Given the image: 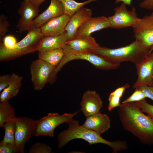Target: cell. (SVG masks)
Masks as SVG:
<instances>
[{
    "label": "cell",
    "mask_w": 153,
    "mask_h": 153,
    "mask_svg": "<svg viewBox=\"0 0 153 153\" xmlns=\"http://www.w3.org/2000/svg\"><path fill=\"white\" fill-rule=\"evenodd\" d=\"M123 128L143 144L153 145V119L145 115L136 102L121 104L118 110Z\"/></svg>",
    "instance_id": "6da1fadb"
},
{
    "label": "cell",
    "mask_w": 153,
    "mask_h": 153,
    "mask_svg": "<svg viewBox=\"0 0 153 153\" xmlns=\"http://www.w3.org/2000/svg\"><path fill=\"white\" fill-rule=\"evenodd\" d=\"M67 123L69 125L68 128L61 131L58 135V146L59 148L63 147L71 140L80 139L87 141L90 145L96 143L106 144L112 148L113 153H116L128 148V145L126 141L107 140L95 132L87 129L82 125L80 126L77 120L72 118Z\"/></svg>",
    "instance_id": "7a4b0ae2"
},
{
    "label": "cell",
    "mask_w": 153,
    "mask_h": 153,
    "mask_svg": "<svg viewBox=\"0 0 153 153\" xmlns=\"http://www.w3.org/2000/svg\"><path fill=\"white\" fill-rule=\"evenodd\" d=\"M90 51L115 63L129 61L135 65L144 60L152 50L135 40L130 44L120 48H111L100 46Z\"/></svg>",
    "instance_id": "3957f363"
},
{
    "label": "cell",
    "mask_w": 153,
    "mask_h": 153,
    "mask_svg": "<svg viewBox=\"0 0 153 153\" xmlns=\"http://www.w3.org/2000/svg\"><path fill=\"white\" fill-rule=\"evenodd\" d=\"M64 55L59 64L50 76L53 81L56 80L57 73L68 62L75 60L87 61L95 68L103 70L116 69L118 68L120 63L112 62L104 57L91 51H77L72 50L67 45L63 48Z\"/></svg>",
    "instance_id": "277c9868"
},
{
    "label": "cell",
    "mask_w": 153,
    "mask_h": 153,
    "mask_svg": "<svg viewBox=\"0 0 153 153\" xmlns=\"http://www.w3.org/2000/svg\"><path fill=\"white\" fill-rule=\"evenodd\" d=\"M27 31L26 35L17 42L13 50H7L0 44L1 61H8L38 51L41 41L44 36L41 28L30 27Z\"/></svg>",
    "instance_id": "5b68a950"
},
{
    "label": "cell",
    "mask_w": 153,
    "mask_h": 153,
    "mask_svg": "<svg viewBox=\"0 0 153 153\" xmlns=\"http://www.w3.org/2000/svg\"><path fill=\"white\" fill-rule=\"evenodd\" d=\"M14 133V144L19 153H24V148L27 142L34 135L38 122L27 117H16Z\"/></svg>",
    "instance_id": "8992f818"
},
{
    "label": "cell",
    "mask_w": 153,
    "mask_h": 153,
    "mask_svg": "<svg viewBox=\"0 0 153 153\" xmlns=\"http://www.w3.org/2000/svg\"><path fill=\"white\" fill-rule=\"evenodd\" d=\"M78 112V111L74 113H64L61 115L56 112L48 113L47 116L38 120L34 136L54 137L55 129L62 123H67Z\"/></svg>",
    "instance_id": "52a82bcc"
},
{
    "label": "cell",
    "mask_w": 153,
    "mask_h": 153,
    "mask_svg": "<svg viewBox=\"0 0 153 153\" xmlns=\"http://www.w3.org/2000/svg\"><path fill=\"white\" fill-rule=\"evenodd\" d=\"M126 5L122 3L114 8V14L107 17L110 27L116 29L133 27L137 24L140 18L137 17L136 9L133 7L129 10Z\"/></svg>",
    "instance_id": "ba28073f"
},
{
    "label": "cell",
    "mask_w": 153,
    "mask_h": 153,
    "mask_svg": "<svg viewBox=\"0 0 153 153\" xmlns=\"http://www.w3.org/2000/svg\"><path fill=\"white\" fill-rule=\"evenodd\" d=\"M55 68L39 58L32 62L30 67L31 80L35 90L40 91L44 88Z\"/></svg>",
    "instance_id": "9c48e42d"
},
{
    "label": "cell",
    "mask_w": 153,
    "mask_h": 153,
    "mask_svg": "<svg viewBox=\"0 0 153 153\" xmlns=\"http://www.w3.org/2000/svg\"><path fill=\"white\" fill-rule=\"evenodd\" d=\"M133 28L135 40L151 48L153 46V12L140 18Z\"/></svg>",
    "instance_id": "30bf717a"
},
{
    "label": "cell",
    "mask_w": 153,
    "mask_h": 153,
    "mask_svg": "<svg viewBox=\"0 0 153 153\" xmlns=\"http://www.w3.org/2000/svg\"><path fill=\"white\" fill-rule=\"evenodd\" d=\"M135 65L137 77L133 88L135 89L143 85L153 86V52Z\"/></svg>",
    "instance_id": "8fae6325"
},
{
    "label": "cell",
    "mask_w": 153,
    "mask_h": 153,
    "mask_svg": "<svg viewBox=\"0 0 153 153\" xmlns=\"http://www.w3.org/2000/svg\"><path fill=\"white\" fill-rule=\"evenodd\" d=\"M103 101L96 91L88 90L83 93L80 105V110L86 117L100 112Z\"/></svg>",
    "instance_id": "7c38bea8"
},
{
    "label": "cell",
    "mask_w": 153,
    "mask_h": 153,
    "mask_svg": "<svg viewBox=\"0 0 153 153\" xmlns=\"http://www.w3.org/2000/svg\"><path fill=\"white\" fill-rule=\"evenodd\" d=\"M39 9L30 2L23 1L18 10L20 17L17 27L20 33L28 30L34 20L38 16Z\"/></svg>",
    "instance_id": "4fadbf2b"
},
{
    "label": "cell",
    "mask_w": 153,
    "mask_h": 153,
    "mask_svg": "<svg viewBox=\"0 0 153 153\" xmlns=\"http://www.w3.org/2000/svg\"><path fill=\"white\" fill-rule=\"evenodd\" d=\"M50 0L48 7L34 20L30 27L40 28L50 20L64 14L63 6L59 0Z\"/></svg>",
    "instance_id": "5bb4252c"
},
{
    "label": "cell",
    "mask_w": 153,
    "mask_h": 153,
    "mask_svg": "<svg viewBox=\"0 0 153 153\" xmlns=\"http://www.w3.org/2000/svg\"><path fill=\"white\" fill-rule=\"evenodd\" d=\"M109 27L110 24L107 17L103 16L92 17L78 28L73 38L90 35L95 31Z\"/></svg>",
    "instance_id": "9a60e30c"
},
{
    "label": "cell",
    "mask_w": 153,
    "mask_h": 153,
    "mask_svg": "<svg viewBox=\"0 0 153 153\" xmlns=\"http://www.w3.org/2000/svg\"><path fill=\"white\" fill-rule=\"evenodd\" d=\"M111 120L109 116L100 112L86 117V120L82 125L101 135L109 130Z\"/></svg>",
    "instance_id": "2e32d148"
},
{
    "label": "cell",
    "mask_w": 153,
    "mask_h": 153,
    "mask_svg": "<svg viewBox=\"0 0 153 153\" xmlns=\"http://www.w3.org/2000/svg\"><path fill=\"white\" fill-rule=\"evenodd\" d=\"M92 10L82 7L70 18L65 29L68 40L72 39L78 28L88 19L92 17Z\"/></svg>",
    "instance_id": "e0dca14e"
},
{
    "label": "cell",
    "mask_w": 153,
    "mask_h": 153,
    "mask_svg": "<svg viewBox=\"0 0 153 153\" xmlns=\"http://www.w3.org/2000/svg\"><path fill=\"white\" fill-rule=\"evenodd\" d=\"M70 17L64 13L49 21L41 27L44 36H56L62 33L69 20Z\"/></svg>",
    "instance_id": "ac0fdd59"
},
{
    "label": "cell",
    "mask_w": 153,
    "mask_h": 153,
    "mask_svg": "<svg viewBox=\"0 0 153 153\" xmlns=\"http://www.w3.org/2000/svg\"><path fill=\"white\" fill-rule=\"evenodd\" d=\"M66 44L77 51H90L100 46L91 35L73 38L67 40Z\"/></svg>",
    "instance_id": "d6986e66"
},
{
    "label": "cell",
    "mask_w": 153,
    "mask_h": 153,
    "mask_svg": "<svg viewBox=\"0 0 153 153\" xmlns=\"http://www.w3.org/2000/svg\"><path fill=\"white\" fill-rule=\"evenodd\" d=\"M68 40L66 31L57 36H44L41 41L38 51L63 48Z\"/></svg>",
    "instance_id": "ffe728a7"
},
{
    "label": "cell",
    "mask_w": 153,
    "mask_h": 153,
    "mask_svg": "<svg viewBox=\"0 0 153 153\" xmlns=\"http://www.w3.org/2000/svg\"><path fill=\"white\" fill-rule=\"evenodd\" d=\"M22 76L15 73L12 74L8 86L0 93V102L8 101L16 96L22 86Z\"/></svg>",
    "instance_id": "44dd1931"
},
{
    "label": "cell",
    "mask_w": 153,
    "mask_h": 153,
    "mask_svg": "<svg viewBox=\"0 0 153 153\" xmlns=\"http://www.w3.org/2000/svg\"><path fill=\"white\" fill-rule=\"evenodd\" d=\"M64 55L63 48H59L44 51H39L38 58L56 67L59 64Z\"/></svg>",
    "instance_id": "7402d4cb"
},
{
    "label": "cell",
    "mask_w": 153,
    "mask_h": 153,
    "mask_svg": "<svg viewBox=\"0 0 153 153\" xmlns=\"http://www.w3.org/2000/svg\"><path fill=\"white\" fill-rule=\"evenodd\" d=\"M15 110L9 102L5 101L0 103V127H3L6 122L16 118Z\"/></svg>",
    "instance_id": "603a6c76"
},
{
    "label": "cell",
    "mask_w": 153,
    "mask_h": 153,
    "mask_svg": "<svg viewBox=\"0 0 153 153\" xmlns=\"http://www.w3.org/2000/svg\"><path fill=\"white\" fill-rule=\"evenodd\" d=\"M63 6L64 13L70 17L81 7L97 0H88L82 2H78L74 0H59Z\"/></svg>",
    "instance_id": "cb8c5ba5"
},
{
    "label": "cell",
    "mask_w": 153,
    "mask_h": 153,
    "mask_svg": "<svg viewBox=\"0 0 153 153\" xmlns=\"http://www.w3.org/2000/svg\"><path fill=\"white\" fill-rule=\"evenodd\" d=\"M5 130L3 138L0 143H10L14 144L15 122L11 120L5 123L3 127Z\"/></svg>",
    "instance_id": "d4e9b609"
},
{
    "label": "cell",
    "mask_w": 153,
    "mask_h": 153,
    "mask_svg": "<svg viewBox=\"0 0 153 153\" xmlns=\"http://www.w3.org/2000/svg\"><path fill=\"white\" fill-rule=\"evenodd\" d=\"M52 148L45 143L37 142L30 147L29 153H52Z\"/></svg>",
    "instance_id": "484cf974"
},
{
    "label": "cell",
    "mask_w": 153,
    "mask_h": 153,
    "mask_svg": "<svg viewBox=\"0 0 153 153\" xmlns=\"http://www.w3.org/2000/svg\"><path fill=\"white\" fill-rule=\"evenodd\" d=\"M2 41L3 42H1L0 44L8 50H12L14 49L17 42L16 38L11 35L5 36Z\"/></svg>",
    "instance_id": "4316f807"
},
{
    "label": "cell",
    "mask_w": 153,
    "mask_h": 153,
    "mask_svg": "<svg viewBox=\"0 0 153 153\" xmlns=\"http://www.w3.org/2000/svg\"><path fill=\"white\" fill-rule=\"evenodd\" d=\"M146 98V96L139 89H135L134 92L128 98L124 101L122 103L130 102H137L143 100Z\"/></svg>",
    "instance_id": "83f0119b"
},
{
    "label": "cell",
    "mask_w": 153,
    "mask_h": 153,
    "mask_svg": "<svg viewBox=\"0 0 153 153\" xmlns=\"http://www.w3.org/2000/svg\"><path fill=\"white\" fill-rule=\"evenodd\" d=\"M137 105L143 112L146 113L153 119V105L146 101L145 99L136 102Z\"/></svg>",
    "instance_id": "f1b7e54d"
},
{
    "label": "cell",
    "mask_w": 153,
    "mask_h": 153,
    "mask_svg": "<svg viewBox=\"0 0 153 153\" xmlns=\"http://www.w3.org/2000/svg\"><path fill=\"white\" fill-rule=\"evenodd\" d=\"M9 26L8 21L6 19L3 15L1 14L0 16V40L1 42L0 43L2 42L3 38L7 32Z\"/></svg>",
    "instance_id": "f546056e"
},
{
    "label": "cell",
    "mask_w": 153,
    "mask_h": 153,
    "mask_svg": "<svg viewBox=\"0 0 153 153\" xmlns=\"http://www.w3.org/2000/svg\"><path fill=\"white\" fill-rule=\"evenodd\" d=\"M15 144L0 143V153H18Z\"/></svg>",
    "instance_id": "4dcf8cb0"
},
{
    "label": "cell",
    "mask_w": 153,
    "mask_h": 153,
    "mask_svg": "<svg viewBox=\"0 0 153 153\" xmlns=\"http://www.w3.org/2000/svg\"><path fill=\"white\" fill-rule=\"evenodd\" d=\"M120 98L110 94L108 99L109 104L108 106L109 111H111L115 108L120 106Z\"/></svg>",
    "instance_id": "1f68e13d"
},
{
    "label": "cell",
    "mask_w": 153,
    "mask_h": 153,
    "mask_svg": "<svg viewBox=\"0 0 153 153\" xmlns=\"http://www.w3.org/2000/svg\"><path fill=\"white\" fill-rule=\"evenodd\" d=\"M11 74L3 75L0 76V92L6 88L10 81Z\"/></svg>",
    "instance_id": "d6a6232c"
},
{
    "label": "cell",
    "mask_w": 153,
    "mask_h": 153,
    "mask_svg": "<svg viewBox=\"0 0 153 153\" xmlns=\"http://www.w3.org/2000/svg\"><path fill=\"white\" fill-rule=\"evenodd\" d=\"M137 88L140 89L146 97L150 99L153 101V86L143 85Z\"/></svg>",
    "instance_id": "836d02e7"
},
{
    "label": "cell",
    "mask_w": 153,
    "mask_h": 153,
    "mask_svg": "<svg viewBox=\"0 0 153 153\" xmlns=\"http://www.w3.org/2000/svg\"><path fill=\"white\" fill-rule=\"evenodd\" d=\"M129 87V85L128 83H126L122 86L117 88L110 94L121 98L125 90Z\"/></svg>",
    "instance_id": "e575fe53"
},
{
    "label": "cell",
    "mask_w": 153,
    "mask_h": 153,
    "mask_svg": "<svg viewBox=\"0 0 153 153\" xmlns=\"http://www.w3.org/2000/svg\"><path fill=\"white\" fill-rule=\"evenodd\" d=\"M139 6L143 9L153 10V0H144L139 3Z\"/></svg>",
    "instance_id": "d590c367"
},
{
    "label": "cell",
    "mask_w": 153,
    "mask_h": 153,
    "mask_svg": "<svg viewBox=\"0 0 153 153\" xmlns=\"http://www.w3.org/2000/svg\"><path fill=\"white\" fill-rule=\"evenodd\" d=\"M46 0H32L31 1L32 4L37 8L39 9L41 5Z\"/></svg>",
    "instance_id": "8d00e7d4"
},
{
    "label": "cell",
    "mask_w": 153,
    "mask_h": 153,
    "mask_svg": "<svg viewBox=\"0 0 153 153\" xmlns=\"http://www.w3.org/2000/svg\"><path fill=\"white\" fill-rule=\"evenodd\" d=\"M132 0H116L115 3L116 4L120 2H122L126 5L130 6Z\"/></svg>",
    "instance_id": "74e56055"
},
{
    "label": "cell",
    "mask_w": 153,
    "mask_h": 153,
    "mask_svg": "<svg viewBox=\"0 0 153 153\" xmlns=\"http://www.w3.org/2000/svg\"><path fill=\"white\" fill-rule=\"evenodd\" d=\"M23 1H29L31 2L32 0H22Z\"/></svg>",
    "instance_id": "f35d334b"
},
{
    "label": "cell",
    "mask_w": 153,
    "mask_h": 153,
    "mask_svg": "<svg viewBox=\"0 0 153 153\" xmlns=\"http://www.w3.org/2000/svg\"><path fill=\"white\" fill-rule=\"evenodd\" d=\"M151 48L153 50V46L151 47ZM152 75H153V71H152Z\"/></svg>",
    "instance_id": "ab89813d"
}]
</instances>
